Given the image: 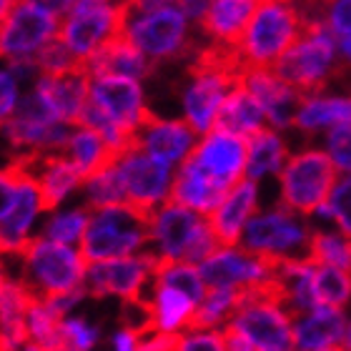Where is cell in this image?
Listing matches in <instances>:
<instances>
[{
	"label": "cell",
	"mask_w": 351,
	"mask_h": 351,
	"mask_svg": "<svg viewBox=\"0 0 351 351\" xmlns=\"http://www.w3.org/2000/svg\"><path fill=\"white\" fill-rule=\"evenodd\" d=\"M351 121V98H306L299 108L293 125L301 131H319L326 125Z\"/></svg>",
	"instance_id": "obj_30"
},
{
	"label": "cell",
	"mask_w": 351,
	"mask_h": 351,
	"mask_svg": "<svg viewBox=\"0 0 351 351\" xmlns=\"http://www.w3.org/2000/svg\"><path fill=\"white\" fill-rule=\"evenodd\" d=\"M258 3H266V0H258Z\"/></svg>",
	"instance_id": "obj_49"
},
{
	"label": "cell",
	"mask_w": 351,
	"mask_h": 351,
	"mask_svg": "<svg viewBox=\"0 0 351 351\" xmlns=\"http://www.w3.org/2000/svg\"><path fill=\"white\" fill-rule=\"evenodd\" d=\"M246 156H249V141L236 133L211 128L208 133H204L201 143L191 148L186 158L198 163L213 178L236 186L246 176Z\"/></svg>",
	"instance_id": "obj_13"
},
{
	"label": "cell",
	"mask_w": 351,
	"mask_h": 351,
	"mask_svg": "<svg viewBox=\"0 0 351 351\" xmlns=\"http://www.w3.org/2000/svg\"><path fill=\"white\" fill-rule=\"evenodd\" d=\"M314 228L301 226L293 213L274 211L269 216H254L243 226L241 246L254 254H281V256H308Z\"/></svg>",
	"instance_id": "obj_11"
},
{
	"label": "cell",
	"mask_w": 351,
	"mask_h": 351,
	"mask_svg": "<svg viewBox=\"0 0 351 351\" xmlns=\"http://www.w3.org/2000/svg\"><path fill=\"white\" fill-rule=\"evenodd\" d=\"M173 166L156 158L146 148H131L118 158V171L123 178L128 204L141 208L148 216H156L163 201H169Z\"/></svg>",
	"instance_id": "obj_9"
},
{
	"label": "cell",
	"mask_w": 351,
	"mask_h": 351,
	"mask_svg": "<svg viewBox=\"0 0 351 351\" xmlns=\"http://www.w3.org/2000/svg\"><path fill=\"white\" fill-rule=\"evenodd\" d=\"M344 349H351V324L346 326V334H344Z\"/></svg>",
	"instance_id": "obj_48"
},
{
	"label": "cell",
	"mask_w": 351,
	"mask_h": 351,
	"mask_svg": "<svg viewBox=\"0 0 351 351\" xmlns=\"http://www.w3.org/2000/svg\"><path fill=\"white\" fill-rule=\"evenodd\" d=\"M183 351H221L228 349L223 331L219 329H206V331H189L183 334Z\"/></svg>",
	"instance_id": "obj_41"
},
{
	"label": "cell",
	"mask_w": 351,
	"mask_h": 351,
	"mask_svg": "<svg viewBox=\"0 0 351 351\" xmlns=\"http://www.w3.org/2000/svg\"><path fill=\"white\" fill-rule=\"evenodd\" d=\"M266 3H269V0H266Z\"/></svg>",
	"instance_id": "obj_51"
},
{
	"label": "cell",
	"mask_w": 351,
	"mask_h": 351,
	"mask_svg": "<svg viewBox=\"0 0 351 351\" xmlns=\"http://www.w3.org/2000/svg\"><path fill=\"white\" fill-rule=\"evenodd\" d=\"M131 13V0L73 5L71 13L60 21L58 36L81 60H88L110 38L125 33V23Z\"/></svg>",
	"instance_id": "obj_7"
},
{
	"label": "cell",
	"mask_w": 351,
	"mask_h": 351,
	"mask_svg": "<svg viewBox=\"0 0 351 351\" xmlns=\"http://www.w3.org/2000/svg\"><path fill=\"white\" fill-rule=\"evenodd\" d=\"M191 86L183 93V110H186V121L196 128L201 136L213 128V118L219 113V106L223 103L236 86L243 81H234L228 75L221 73H189Z\"/></svg>",
	"instance_id": "obj_21"
},
{
	"label": "cell",
	"mask_w": 351,
	"mask_h": 351,
	"mask_svg": "<svg viewBox=\"0 0 351 351\" xmlns=\"http://www.w3.org/2000/svg\"><path fill=\"white\" fill-rule=\"evenodd\" d=\"M198 136L201 133L189 121H163L156 113H151L136 131L138 146L146 148L148 154L156 156V158L171 163V166L181 163L191 154Z\"/></svg>",
	"instance_id": "obj_20"
},
{
	"label": "cell",
	"mask_w": 351,
	"mask_h": 351,
	"mask_svg": "<svg viewBox=\"0 0 351 351\" xmlns=\"http://www.w3.org/2000/svg\"><path fill=\"white\" fill-rule=\"evenodd\" d=\"M18 196V171L8 163L5 169H0V221L5 219Z\"/></svg>",
	"instance_id": "obj_43"
},
{
	"label": "cell",
	"mask_w": 351,
	"mask_h": 351,
	"mask_svg": "<svg viewBox=\"0 0 351 351\" xmlns=\"http://www.w3.org/2000/svg\"><path fill=\"white\" fill-rule=\"evenodd\" d=\"M319 216L334 219L339 223V231L351 236V176L341 178L329 193V198L319 206Z\"/></svg>",
	"instance_id": "obj_36"
},
{
	"label": "cell",
	"mask_w": 351,
	"mask_h": 351,
	"mask_svg": "<svg viewBox=\"0 0 351 351\" xmlns=\"http://www.w3.org/2000/svg\"><path fill=\"white\" fill-rule=\"evenodd\" d=\"M18 3V0H0V23L5 21L8 18V13L13 10V5Z\"/></svg>",
	"instance_id": "obj_47"
},
{
	"label": "cell",
	"mask_w": 351,
	"mask_h": 351,
	"mask_svg": "<svg viewBox=\"0 0 351 351\" xmlns=\"http://www.w3.org/2000/svg\"><path fill=\"white\" fill-rule=\"evenodd\" d=\"M90 75L116 73V75H131V78H148L154 73L156 66L131 38L121 33V36L110 38L108 43H103L98 51L86 60Z\"/></svg>",
	"instance_id": "obj_23"
},
{
	"label": "cell",
	"mask_w": 351,
	"mask_h": 351,
	"mask_svg": "<svg viewBox=\"0 0 351 351\" xmlns=\"http://www.w3.org/2000/svg\"><path fill=\"white\" fill-rule=\"evenodd\" d=\"M208 216L193 211L176 201H163L154 216V243L156 251L166 258H183L191 241L204 228Z\"/></svg>",
	"instance_id": "obj_17"
},
{
	"label": "cell",
	"mask_w": 351,
	"mask_h": 351,
	"mask_svg": "<svg viewBox=\"0 0 351 351\" xmlns=\"http://www.w3.org/2000/svg\"><path fill=\"white\" fill-rule=\"evenodd\" d=\"M256 193H258L256 181L249 178V176H243L241 181L228 191V196L221 201L219 208L208 216L213 231H216V236H219L221 243H223L226 249L239 243L243 226L256 216V211H258Z\"/></svg>",
	"instance_id": "obj_22"
},
{
	"label": "cell",
	"mask_w": 351,
	"mask_h": 351,
	"mask_svg": "<svg viewBox=\"0 0 351 351\" xmlns=\"http://www.w3.org/2000/svg\"><path fill=\"white\" fill-rule=\"evenodd\" d=\"M21 86L23 83L18 81V75L8 66L0 71V125L5 123L8 118H13L18 98H21Z\"/></svg>",
	"instance_id": "obj_40"
},
{
	"label": "cell",
	"mask_w": 351,
	"mask_h": 351,
	"mask_svg": "<svg viewBox=\"0 0 351 351\" xmlns=\"http://www.w3.org/2000/svg\"><path fill=\"white\" fill-rule=\"evenodd\" d=\"M234 186L213 178L211 173H206L198 163H193L191 158H183L181 169L176 171L173 183H171L169 201H176L181 206H189L193 211L211 216L216 208L221 206V201L228 196V191Z\"/></svg>",
	"instance_id": "obj_19"
},
{
	"label": "cell",
	"mask_w": 351,
	"mask_h": 351,
	"mask_svg": "<svg viewBox=\"0 0 351 351\" xmlns=\"http://www.w3.org/2000/svg\"><path fill=\"white\" fill-rule=\"evenodd\" d=\"M125 36L138 45L154 63H166L176 58H189L196 48L191 45L189 15L181 5L133 8L125 23Z\"/></svg>",
	"instance_id": "obj_5"
},
{
	"label": "cell",
	"mask_w": 351,
	"mask_h": 351,
	"mask_svg": "<svg viewBox=\"0 0 351 351\" xmlns=\"http://www.w3.org/2000/svg\"><path fill=\"white\" fill-rule=\"evenodd\" d=\"M30 3H36L38 8H43V10L58 15V18H66L71 13V8L75 5V0H30Z\"/></svg>",
	"instance_id": "obj_45"
},
{
	"label": "cell",
	"mask_w": 351,
	"mask_h": 351,
	"mask_svg": "<svg viewBox=\"0 0 351 351\" xmlns=\"http://www.w3.org/2000/svg\"><path fill=\"white\" fill-rule=\"evenodd\" d=\"M28 334L25 349H63V316L53 314L43 299H36L28 308Z\"/></svg>",
	"instance_id": "obj_31"
},
{
	"label": "cell",
	"mask_w": 351,
	"mask_h": 351,
	"mask_svg": "<svg viewBox=\"0 0 351 351\" xmlns=\"http://www.w3.org/2000/svg\"><path fill=\"white\" fill-rule=\"evenodd\" d=\"M154 306H156V326L161 331H183L189 329L191 316L196 311V301L189 293L178 291L173 286L154 281Z\"/></svg>",
	"instance_id": "obj_29"
},
{
	"label": "cell",
	"mask_w": 351,
	"mask_h": 351,
	"mask_svg": "<svg viewBox=\"0 0 351 351\" xmlns=\"http://www.w3.org/2000/svg\"><path fill=\"white\" fill-rule=\"evenodd\" d=\"M269 118H266V110L258 103V98L251 93L246 83L236 86L231 93L223 98V103L219 106V113L213 118V128H221V131L236 133L241 138H249L256 131L266 128Z\"/></svg>",
	"instance_id": "obj_26"
},
{
	"label": "cell",
	"mask_w": 351,
	"mask_h": 351,
	"mask_svg": "<svg viewBox=\"0 0 351 351\" xmlns=\"http://www.w3.org/2000/svg\"><path fill=\"white\" fill-rule=\"evenodd\" d=\"M158 258H161L158 251H143L138 256L131 254L121 258L90 261L83 286L93 299H106V296H118L123 301L143 299V289L148 281H154Z\"/></svg>",
	"instance_id": "obj_8"
},
{
	"label": "cell",
	"mask_w": 351,
	"mask_h": 351,
	"mask_svg": "<svg viewBox=\"0 0 351 351\" xmlns=\"http://www.w3.org/2000/svg\"><path fill=\"white\" fill-rule=\"evenodd\" d=\"M249 156H246V176L258 181L266 173H278L289 161L286 143L269 128H261L249 136Z\"/></svg>",
	"instance_id": "obj_28"
},
{
	"label": "cell",
	"mask_w": 351,
	"mask_h": 351,
	"mask_svg": "<svg viewBox=\"0 0 351 351\" xmlns=\"http://www.w3.org/2000/svg\"><path fill=\"white\" fill-rule=\"evenodd\" d=\"M304 33V15L291 0L261 3L241 40V53L249 68H271Z\"/></svg>",
	"instance_id": "obj_6"
},
{
	"label": "cell",
	"mask_w": 351,
	"mask_h": 351,
	"mask_svg": "<svg viewBox=\"0 0 351 351\" xmlns=\"http://www.w3.org/2000/svg\"><path fill=\"white\" fill-rule=\"evenodd\" d=\"M13 166V163H10ZM18 196L5 219L0 221V256H18L28 246L30 228L36 223L38 213L43 211V193L30 173L18 169Z\"/></svg>",
	"instance_id": "obj_14"
},
{
	"label": "cell",
	"mask_w": 351,
	"mask_h": 351,
	"mask_svg": "<svg viewBox=\"0 0 351 351\" xmlns=\"http://www.w3.org/2000/svg\"><path fill=\"white\" fill-rule=\"evenodd\" d=\"M0 276H3V271H0Z\"/></svg>",
	"instance_id": "obj_50"
},
{
	"label": "cell",
	"mask_w": 351,
	"mask_h": 351,
	"mask_svg": "<svg viewBox=\"0 0 351 351\" xmlns=\"http://www.w3.org/2000/svg\"><path fill=\"white\" fill-rule=\"evenodd\" d=\"M83 204L88 208H103V206L113 204H128V193H125L123 178L118 171V163L108 166V169L98 171L90 178L83 181Z\"/></svg>",
	"instance_id": "obj_33"
},
{
	"label": "cell",
	"mask_w": 351,
	"mask_h": 351,
	"mask_svg": "<svg viewBox=\"0 0 351 351\" xmlns=\"http://www.w3.org/2000/svg\"><path fill=\"white\" fill-rule=\"evenodd\" d=\"M311 256L319 263H334L339 269L351 271V236L346 234H311Z\"/></svg>",
	"instance_id": "obj_35"
},
{
	"label": "cell",
	"mask_w": 351,
	"mask_h": 351,
	"mask_svg": "<svg viewBox=\"0 0 351 351\" xmlns=\"http://www.w3.org/2000/svg\"><path fill=\"white\" fill-rule=\"evenodd\" d=\"M90 71L86 63L63 71V73H40L33 86L51 101L60 121L78 125L81 123L83 108L90 101Z\"/></svg>",
	"instance_id": "obj_16"
},
{
	"label": "cell",
	"mask_w": 351,
	"mask_h": 351,
	"mask_svg": "<svg viewBox=\"0 0 351 351\" xmlns=\"http://www.w3.org/2000/svg\"><path fill=\"white\" fill-rule=\"evenodd\" d=\"M329 156L339 166V171H351V121L337 123L326 136Z\"/></svg>",
	"instance_id": "obj_39"
},
{
	"label": "cell",
	"mask_w": 351,
	"mask_h": 351,
	"mask_svg": "<svg viewBox=\"0 0 351 351\" xmlns=\"http://www.w3.org/2000/svg\"><path fill=\"white\" fill-rule=\"evenodd\" d=\"M110 344H113V349H118V351H133V349H138L141 337L136 334V331L125 329V326H123V329L118 331V334H113Z\"/></svg>",
	"instance_id": "obj_44"
},
{
	"label": "cell",
	"mask_w": 351,
	"mask_h": 351,
	"mask_svg": "<svg viewBox=\"0 0 351 351\" xmlns=\"http://www.w3.org/2000/svg\"><path fill=\"white\" fill-rule=\"evenodd\" d=\"M243 83L258 98V103L263 106L266 118H269V123L274 128H289V125H293V118H296L299 108L306 101L299 90H293L271 68H249Z\"/></svg>",
	"instance_id": "obj_18"
},
{
	"label": "cell",
	"mask_w": 351,
	"mask_h": 351,
	"mask_svg": "<svg viewBox=\"0 0 351 351\" xmlns=\"http://www.w3.org/2000/svg\"><path fill=\"white\" fill-rule=\"evenodd\" d=\"M58 33V15L38 8L30 0H18L5 21L0 23V58L10 60L36 56Z\"/></svg>",
	"instance_id": "obj_10"
},
{
	"label": "cell",
	"mask_w": 351,
	"mask_h": 351,
	"mask_svg": "<svg viewBox=\"0 0 351 351\" xmlns=\"http://www.w3.org/2000/svg\"><path fill=\"white\" fill-rule=\"evenodd\" d=\"M339 178V166L329 151L308 148L299 156H289L284 169L278 171L281 181V198L276 211L293 213V216H311L319 206L329 198Z\"/></svg>",
	"instance_id": "obj_4"
},
{
	"label": "cell",
	"mask_w": 351,
	"mask_h": 351,
	"mask_svg": "<svg viewBox=\"0 0 351 351\" xmlns=\"http://www.w3.org/2000/svg\"><path fill=\"white\" fill-rule=\"evenodd\" d=\"M324 18L337 36L351 38V0H324Z\"/></svg>",
	"instance_id": "obj_42"
},
{
	"label": "cell",
	"mask_w": 351,
	"mask_h": 351,
	"mask_svg": "<svg viewBox=\"0 0 351 351\" xmlns=\"http://www.w3.org/2000/svg\"><path fill=\"white\" fill-rule=\"evenodd\" d=\"M231 324L241 329L256 349H293V322L276 304H249L231 319Z\"/></svg>",
	"instance_id": "obj_15"
},
{
	"label": "cell",
	"mask_w": 351,
	"mask_h": 351,
	"mask_svg": "<svg viewBox=\"0 0 351 351\" xmlns=\"http://www.w3.org/2000/svg\"><path fill=\"white\" fill-rule=\"evenodd\" d=\"M36 60H38V66H40V73H63V71H71V68L86 63V60H81L71 48H68L66 40L60 36L48 40V43L36 53Z\"/></svg>",
	"instance_id": "obj_37"
},
{
	"label": "cell",
	"mask_w": 351,
	"mask_h": 351,
	"mask_svg": "<svg viewBox=\"0 0 351 351\" xmlns=\"http://www.w3.org/2000/svg\"><path fill=\"white\" fill-rule=\"evenodd\" d=\"M63 154L78 166L83 181L90 178L98 171L108 169L113 163H118V158L123 156V151H118L116 146H110L108 141L103 138L101 133L88 128V125H75L73 136L66 143Z\"/></svg>",
	"instance_id": "obj_27"
},
{
	"label": "cell",
	"mask_w": 351,
	"mask_h": 351,
	"mask_svg": "<svg viewBox=\"0 0 351 351\" xmlns=\"http://www.w3.org/2000/svg\"><path fill=\"white\" fill-rule=\"evenodd\" d=\"M151 241H154V216L131 204H113L90 208V221L81 241V251L90 263L103 258L131 256Z\"/></svg>",
	"instance_id": "obj_2"
},
{
	"label": "cell",
	"mask_w": 351,
	"mask_h": 351,
	"mask_svg": "<svg viewBox=\"0 0 351 351\" xmlns=\"http://www.w3.org/2000/svg\"><path fill=\"white\" fill-rule=\"evenodd\" d=\"M90 101L98 103L121 128L136 133L151 116L143 103V88L131 75L103 73L90 78Z\"/></svg>",
	"instance_id": "obj_12"
},
{
	"label": "cell",
	"mask_w": 351,
	"mask_h": 351,
	"mask_svg": "<svg viewBox=\"0 0 351 351\" xmlns=\"http://www.w3.org/2000/svg\"><path fill=\"white\" fill-rule=\"evenodd\" d=\"M15 258L23 261L21 278L36 291L38 299L51 293H66L83 286L88 258L71 243L51 241L45 236H33L28 246Z\"/></svg>",
	"instance_id": "obj_3"
},
{
	"label": "cell",
	"mask_w": 351,
	"mask_h": 351,
	"mask_svg": "<svg viewBox=\"0 0 351 351\" xmlns=\"http://www.w3.org/2000/svg\"><path fill=\"white\" fill-rule=\"evenodd\" d=\"M346 66L349 60L339 51L337 33L326 18H304L301 38L271 63V71L304 98H316L334 78L344 75Z\"/></svg>",
	"instance_id": "obj_1"
},
{
	"label": "cell",
	"mask_w": 351,
	"mask_h": 351,
	"mask_svg": "<svg viewBox=\"0 0 351 351\" xmlns=\"http://www.w3.org/2000/svg\"><path fill=\"white\" fill-rule=\"evenodd\" d=\"M346 319L341 308L334 306H316L311 314L293 324V349H311V351H329L344 349Z\"/></svg>",
	"instance_id": "obj_25"
},
{
	"label": "cell",
	"mask_w": 351,
	"mask_h": 351,
	"mask_svg": "<svg viewBox=\"0 0 351 351\" xmlns=\"http://www.w3.org/2000/svg\"><path fill=\"white\" fill-rule=\"evenodd\" d=\"M258 5V0H208V8L198 25L211 40L241 45Z\"/></svg>",
	"instance_id": "obj_24"
},
{
	"label": "cell",
	"mask_w": 351,
	"mask_h": 351,
	"mask_svg": "<svg viewBox=\"0 0 351 351\" xmlns=\"http://www.w3.org/2000/svg\"><path fill=\"white\" fill-rule=\"evenodd\" d=\"M166 3H173V0H131L133 8H156V5H166Z\"/></svg>",
	"instance_id": "obj_46"
},
{
	"label": "cell",
	"mask_w": 351,
	"mask_h": 351,
	"mask_svg": "<svg viewBox=\"0 0 351 351\" xmlns=\"http://www.w3.org/2000/svg\"><path fill=\"white\" fill-rule=\"evenodd\" d=\"M88 221H90V208L86 204L81 208H71V211H60L56 216L48 219V223L43 226L40 236L51 239V241H60V243H75L83 241L88 228Z\"/></svg>",
	"instance_id": "obj_34"
},
{
	"label": "cell",
	"mask_w": 351,
	"mask_h": 351,
	"mask_svg": "<svg viewBox=\"0 0 351 351\" xmlns=\"http://www.w3.org/2000/svg\"><path fill=\"white\" fill-rule=\"evenodd\" d=\"M314 293L319 306L344 308L351 301V271L334 263H319L314 269Z\"/></svg>",
	"instance_id": "obj_32"
},
{
	"label": "cell",
	"mask_w": 351,
	"mask_h": 351,
	"mask_svg": "<svg viewBox=\"0 0 351 351\" xmlns=\"http://www.w3.org/2000/svg\"><path fill=\"white\" fill-rule=\"evenodd\" d=\"M101 339V331L90 326L86 319H63V349L88 351Z\"/></svg>",
	"instance_id": "obj_38"
}]
</instances>
